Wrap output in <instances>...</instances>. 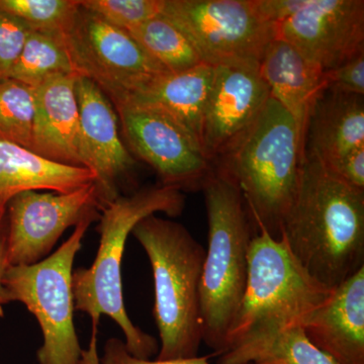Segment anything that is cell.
Returning a JSON list of instances; mask_svg holds the SVG:
<instances>
[{"label": "cell", "instance_id": "6da1fadb", "mask_svg": "<svg viewBox=\"0 0 364 364\" xmlns=\"http://www.w3.org/2000/svg\"><path fill=\"white\" fill-rule=\"evenodd\" d=\"M280 238L311 277L335 289L364 267V191L303 159Z\"/></svg>", "mask_w": 364, "mask_h": 364}, {"label": "cell", "instance_id": "7a4b0ae2", "mask_svg": "<svg viewBox=\"0 0 364 364\" xmlns=\"http://www.w3.org/2000/svg\"><path fill=\"white\" fill-rule=\"evenodd\" d=\"M186 205L182 191L172 186H148L117 198L100 213V246L90 268H77L72 275L75 310L87 314L92 323L90 349L86 358L97 360V333L100 318L109 316L121 328L127 350L140 359H150L158 352L156 339L133 324L124 308L122 261L127 239L144 218L164 213L181 214Z\"/></svg>", "mask_w": 364, "mask_h": 364}, {"label": "cell", "instance_id": "3957f363", "mask_svg": "<svg viewBox=\"0 0 364 364\" xmlns=\"http://www.w3.org/2000/svg\"><path fill=\"white\" fill-rule=\"evenodd\" d=\"M304 133L273 98L214 161L240 191L256 231L280 239L282 223L296 193Z\"/></svg>", "mask_w": 364, "mask_h": 364}, {"label": "cell", "instance_id": "277c9868", "mask_svg": "<svg viewBox=\"0 0 364 364\" xmlns=\"http://www.w3.org/2000/svg\"><path fill=\"white\" fill-rule=\"evenodd\" d=\"M132 234L154 279V318L161 346L157 360L193 358L203 343L200 287L205 249L183 225L148 215Z\"/></svg>", "mask_w": 364, "mask_h": 364}, {"label": "cell", "instance_id": "5b68a950", "mask_svg": "<svg viewBox=\"0 0 364 364\" xmlns=\"http://www.w3.org/2000/svg\"><path fill=\"white\" fill-rule=\"evenodd\" d=\"M202 191L208 227L200 287L203 342L222 355L245 293L255 234L243 196L231 179L214 170Z\"/></svg>", "mask_w": 364, "mask_h": 364}, {"label": "cell", "instance_id": "8992f818", "mask_svg": "<svg viewBox=\"0 0 364 364\" xmlns=\"http://www.w3.org/2000/svg\"><path fill=\"white\" fill-rule=\"evenodd\" d=\"M333 289L309 274L284 238L258 231L249 247L247 284L228 335L226 351L251 335L301 326Z\"/></svg>", "mask_w": 364, "mask_h": 364}, {"label": "cell", "instance_id": "52a82bcc", "mask_svg": "<svg viewBox=\"0 0 364 364\" xmlns=\"http://www.w3.org/2000/svg\"><path fill=\"white\" fill-rule=\"evenodd\" d=\"M92 220L75 227L68 240L44 260L33 265L11 267L4 286L11 303L20 301L37 318L43 344L40 364H80L83 350L74 326L72 275L76 254Z\"/></svg>", "mask_w": 364, "mask_h": 364}, {"label": "cell", "instance_id": "ba28073f", "mask_svg": "<svg viewBox=\"0 0 364 364\" xmlns=\"http://www.w3.org/2000/svg\"><path fill=\"white\" fill-rule=\"evenodd\" d=\"M162 16L186 35L210 66L259 63L277 38V25L263 20L254 0H163Z\"/></svg>", "mask_w": 364, "mask_h": 364}, {"label": "cell", "instance_id": "9c48e42d", "mask_svg": "<svg viewBox=\"0 0 364 364\" xmlns=\"http://www.w3.org/2000/svg\"><path fill=\"white\" fill-rule=\"evenodd\" d=\"M65 43L74 71L95 82L112 105L129 100L156 76L168 73L127 31L109 25L81 4Z\"/></svg>", "mask_w": 364, "mask_h": 364}, {"label": "cell", "instance_id": "30bf717a", "mask_svg": "<svg viewBox=\"0 0 364 364\" xmlns=\"http://www.w3.org/2000/svg\"><path fill=\"white\" fill-rule=\"evenodd\" d=\"M114 107L129 151L154 169L159 184L202 189L214 163L181 124L151 105L126 100Z\"/></svg>", "mask_w": 364, "mask_h": 364}, {"label": "cell", "instance_id": "8fae6325", "mask_svg": "<svg viewBox=\"0 0 364 364\" xmlns=\"http://www.w3.org/2000/svg\"><path fill=\"white\" fill-rule=\"evenodd\" d=\"M100 213L95 183L67 193L28 191L14 196L6 208L9 267L44 260L68 228L100 221Z\"/></svg>", "mask_w": 364, "mask_h": 364}, {"label": "cell", "instance_id": "7c38bea8", "mask_svg": "<svg viewBox=\"0 0 364 364\" xmlns=\"http://www.w3.org/2000/svg\"><path fill=\"white\" fill-rule=\"evenodd\" d=\"M76 97L82 167L92 172L100 210L124 196L122 188L131 177L136 160L122 140L119 117L104 91L78 75Z\"/></svg>", "mask_w": 364, "mask_h": 364}, {"label": "cell", "instance_id": "4fadbf2b", "mask_svg": "<svg viewBox=\"0 0 364 364\" xmlns=\"http://www.w3.org/2000/svg\"><path fill=\"white\" fill-rule=\"evenodd\" d=\"M277 38L323 71L332 70L364 52V1L308 0L299 13L277 25Z\"/></svg>", "mask_w": 364, "mask_h": 364}, {"label": "cell", "instance_id": "5bb4252c", "mask_svg": "<svg viewBox=\"0 0 364 364\" xmlns=\"http://www.w3.org/2000/svg\"><path fill=\"white\" fill-rule=\"evenodd\" d=\"M269 97L257 62L214 66L203 122V148L210 161L252 123Z\"/></svg>", "mask_w": 364, "mask_h": 364}, {"label": "cell", "instance_id": "9a60e30c", "mask_svg": "<svg viewBox=\"0 0 364 364\" xmlns=\"http://www.w3.org/2000/svg\"><path fill=\"white\" fill-rule=\"evenodd\" d=\"M301 326L337 364H364V267L335 287Z\"/></svg>", "mask_w": 364, "mask_h": 364}, {"label": "cell", "instance_id": "2e32d148", "mask_svg": "<svg viewBox=\"0 0 364 364\" xmlns=\"http://www.w3.org/2000/svg\"><path fill=\"white\" fill-rule=\"evenodd\" d=\"M77 77V73L54 76L33 88L35 116L30 150L49 161L82 167Z\"/></svg>", "mask_w": 364, "mask_h": 364}, {"label": "cell", "instance_id": "e0dca14e", "mask_svg": "<svg viewBox=\"0 0 364 364\" xmlns=\"http://www.w3.org/2000/svg\"><path fill=\"white\" fill-rule=\"evenodd\" d=\"M364 147V95L323 90L309 111L303 159L327 167Z\"/></svg>", "mask_w": 364, "mask_h": 364}, {"label": "cell", "instance_id": "ac0fdd59", "mask_svg": "<svg viewBox=\"0 0 364 364\" xmlns=\"http://www.w3.org/2000/svg\"><path fill=\"white\" fill-rule=\"evenodd\" d=\"M259 70L270 97L293 116L304 133L311 107L326 90L324 71L279 38L265 48Z\"/></svg>", "mask_w": 364, "mask_h": 364}, {"label": "cell", "instance_id": "d6986e66", "mask_svg": "<svg viewBox=\"0 0 364 364\" xmlns=\"http://www.w3.org/2000/svg\"><path fill=\"white\" fill-rule=\"evenodd\" d=\"M92 172L45 159L26 148L0 142V210L28 191L67 193L95 183Z\"/></svg>", "mask_w": 364, "mask_h": 364}, {"label": "cell", "instance_id": "ffe728a7", "mask_svg": "<svg viewBox=\"0 0 364 364\" xmlns=\"http://www.w3.org/2000/svg\"><path fill=\"white\" fill-rule=\"evenodd\" d=\"M213 74L214 66L205 63L178 73L160 74L127 100L161 109L181 124L203 148V114Z\"/></svg>", "mask_w": 364, "mask_h": 364}, {"label": "cell", "instance_id": "44dd1931", "mask_svg": "<svg viewBox=\"0 0 364 364\" xmlns=\"http://www.w3.org/2000/svg\"><path fill=\"white\" fill-rule=\"evenodd\" d=\"M219 364L337 363L296 325L251 335L224 352Z\"/></svg>", "mask_w": 364, "mask_h": 364}, {"label": "cell", "instance_id": "7402d4cb", "mask_svg": "<svg viewBox=\"0 0 364 364\" xmlns=\"http://www.w3.org/2000/svg\"><path fill=\"white\" fill-rule=\"evenodd\" d=\"M128 33L168 73L188 70L203 63L186 35L161 14Z\"/></svg>", "mask_w": 364, "mask_h": 364}, {"label": "cell", "instance_id": "603a6c76", "mask_svg": "<svg viewBox=\"0 0 364 364\" xmlns=\"http://www.w3.org/2000/svg\"><path fill=\"white\" fill-rule=\"evenodd\" d=\"M74 71L65 39L31 31L11 78L36 88L48 79Z\"/></svg>", "mask_w": 364, "mask_h": 364}, {"label": "cell", "instance_id": "cb8c5ba5", "mask_svg": "<svg viewBox=\"0 0 364 364\" xmlns=\"http://www.w3.org/2000/svg\"><path fill=\"white\" fill-rule=\"evenodd\" d=\"M0 9L18 16L32 32L65 39L75 23L80 0H0Z\"/></svg>", "mask_w": 364, "mask_h": 364}, {"label": "cell", "instance_id": "d4e9b609", "mask_svg": "<svg viewBox=\"0 0 364 364\" xmlns=\"http://www.w3.org/2000/svg\"><path fill=\"white\" fill-rule=\"evenodd\" d=\"M33 116V88L14 79L0 82V142L30 150Z\"/></svg>", "mask_w": 364, "mask_h": 364}, {"label": "cell", "instance_id": "484cf974", "mask_svg": "<svg viewBox=\"0 0 364 364\" xmlns=\"http://www.w3.org/2000/svg\"><path fill=\"white\" fill-rule=\"evenodd\" d=\"M81 6L109 25L132 28L161 14L163 0H80Z\"/></svg>", "mask_w": 364, "mask_h": 364}, {"label": "cell", "instance_id": "4316f807", "mask_svg": "<svg viewBox=\"0 0 364 364\" xmlns=\"http://www.w3.org/2000/svg\"><path fill=\"white\" fill-rule=\"evenodd\" d=\"M30 33L21 18L0 9V82L11 78Z\"/></svg>", "mask_w": 364, "mask_h": 364}, {"label": "cell", "instance_id": "83f0119b", "mask_svg": "<svg viewBox=\"0 0 364 364\" xmlns=\"http://www.w3.org/2000/svg\"><path fill=\"white\" fill-rule=\"evenodd\" d=\"M326 88L364 95V52L332 70L324 72Z\"/></svg>", "mask_w": 364, "mask_h": 364}, {"label": "cell", "instance_id": "f1b7e54d", "mask_svg": "<svg viewBox=\"0 0 364 364\" xmlns=\"http://www.w3.org/2000/svg\"><path fill=\"white\" fill-rule=\"evenodd\" d=\"M100 364H210L208 356L193 358L174 359V360H150L131 355L127 350L124 342L119 338L107 340L105 345L104 356Z\"/></svg>", "mask_w": 364, "mask_h": 364}, {"label": "cell", "instance_id": "f546056e", "mask_svg": "<svg viewBox=\"0 0 364 364\" xmlns=\"http://www.w3.org/2000/svg\"><path fill=\"white\" fill-rule=\"evenodd\" d=\"M326 168L352 188L364 191V147L351 151Z\"/></svg>", "mask_w": 364, "mask_h": 364}, {"label": "cell", "instance_id": "4dcf8cb0", "mask_svg": "<svg viewBox=\"0 0 364 364\" xmlns=\"http://www.w3.org/2000/svg\"><path fill=\"white\" fill-rule=\"evenodd\" d=\"M308 0H254L258 14L267 23L279 25L299 13Z\"/></svg>", "mask_w": 364, "mask_h": 364}, {"label": "cell", "instance_id": "1f68e13d", "mask_svg": "<svg viewBox=\"0 0 364 364\" xmlns=\"http://www.w3.org/2000/svg\"><path fill=\"white\" fill-rule=\"evenodd\" d=\"M9 267L6 255V221L4 213L0 218V316L4 315V306L11 303L9 294L4 286V274Z\"/></svg>", "mask_w": 364, "mask_h": 364}, {"label": "cell", "instance_id": "d6a6232c", "mask_svg": "<svg viewBox=\"0 0 364 364\" xmlns=\"http://www.w3.org/2000/svg\"><path fill=\"white\" fill-rule=\"evenodd\" d=\"M4 213H6V210H0V218L4 215Z\"/></svg>", "mask_w": 364, "mask_h": 364}]
</instances>
